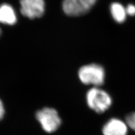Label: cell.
Segmentation results:
<instances>
[{
    "mask_svg": "<svg viewBox=\"0 0 135 135\" xmlns=\"http://www.w3.org/2000/svg\"><path fill=\"white\" fill-rule=\"evenodd\" d=\"M126 122L128 126L135 131V112L128 114L126 116Z\"/></svg>",
    "mask_w": 135,
    "mask_h": 135,
    "instance_id": "obj_9",
    "label": "cell"
},
{
    "mask_svg": "<svg viewBox=\"0 0 135 135\" xmlns=\"http://www.w3.org/2000/svg\"><path fill=\"white\" fill-rule=\"evenodd\" d=\"M36 119L45 132L52 133L59 128L61 120L55 109L45 108L38 111L36 114Z\"/></svg>",
    "mask_w": 135,
    "mask_h": 135,
    "instance_id": "obj_3",
    "label": "cell"
},
{
    "mask_svg": "<svg viewBox=\"0 0 135 135\" xmlns=\"http://www.w3.org/2000/svg\"><path fill=\"white\" fill-rule=\"evenodd\" d=\"M104 135H127L128 125L118 118H112L103 126Z\"/></svg>",
    "mask_w": 135,
    "mask_h": 135,
    "instance_id": "obj_6",
    "label": "cell"
},
{
    "mask_svg": "<svg viewBox=\"0 0 135 135\" xmlns=\"http://www.w3.org/2000/svg\"><path fill=\"white\" fill-rule=\"evenodd\" d=\"M78 77L83 84L98 87L104 83L105 71L104 68L100 65L88 64L79 69Z\"/></svg>",
    "mask_w": 135,
    "mask_h": 135,
    "instance_id": "obj_2",
    "label": "cell"
},
{
    "mask_svg": "<svg viewBox=\"0 0 135 135\" xmlns=\"http://www.w3.org/2000/svg\"><path fill=\"white\" fill-rule=\"evenodd\" d=\"M1 33H2V31H1V28H0V36L1 35Z\"/></svg>",
    "mask_w": 135,
    "mask_h": 135,
    "instance_id": "obj_12",
    "label": "cell"
},
{
    "mask_svg": "<svg viewBox=\"0 0 135 135\" xmlns=\"http://www.w3.org/2000/svg\"><path fill=\"white\" fill-rule=\"evenodd\" d=\"M21 14L30 19L41 18L45 10L44 0H20Z\"/></svg>",
    "mask_w": 135,
    "mask_h": 135,
    "instance_id": "obj_5",
    "label": "cell"
},
{
    "mask_svg": "<svg viewBox=\"0 0 135 135\" xmlns=\"http://www.w3.org/2000/svg\"><path fill=\"white\" fill-rule=\"evenodd\" d=\"M127 14L130 16L135 15V6L133 4H129L126 8Z\"/></svg>",
    "mask_w": 135,
    "mask_h": 135,
    "instance_id": "obj_10",
    "label": "cell"
},
{
    "mask_svg": "<svg viewBox=\"0 0 135 135\" xmlns=\"http://www.w3.org/2000/svg\"><path fill=\"white\" fill-rule=\"evenodd\" d=\"M16 22L17 17L13 7L6 3L0 5V23L12 25Z\"/></svg>",
    "mask_w": 135,
    "mask_h": 135,
    "instance_id": "obj_7",
    "label": "cell"
},
{
    "mask_svg": "<svg viewBox=\"0 0 135 135\" xmlns=\"http://www.w3.org/2000/svg\"><path fill=\"white\" fill-rule=\"evenodd\" d=\"M86 101L89 108L98 113L107 111L112 104V99L108 93L97 87L88 91Z\"/></svg>",
    "mask_w": 135,
    "mask_h": 135,
    "instance_id": "obj_1",
    "label": "cell"
},
{
    "mask_svg": "<svg viewBox=\"0 0 135 135\" xmlns=\"http://www.w3.org/2000/svg\"><path fill=\"white\" fill-rule=\"evenodd\" d=\"M4 114H5V108H4L2 101L0 99V120L3 118Z\"/></svg>",
    "mask_w": 135,
    "mask_h": 135,
    "instance_id": "obj_11",
    "label": "cell"
},
{
    "mask_svg": "<svg viewBox=\"0 0 135 135\" xmlns=\"http://www.w3.org/2000/svg\"><path fill=\"white\" fill-rule=\"evenodd\" d=\"M97 0H63L62 9L67 15L79 16L87 14Z\"/></svg>",
    "mask_w": 135,
    "mask_h": 135,
    "instance_id": "obj_4",
    "label": "cell"
},
{
    "mask_svg": "<svg viewBox=\"0 0 135 135\" xmlns=\"http://www.w3.org/2000/svg\"><path fill=\"white\" fill-rule=\"evenodd\" d=\"M110 12L116 22L122 23L126 20L127 12L126 8L118 2H114L110 6Z\"/></svg>",
    "mask_w": 135,
    "mask_h": 135,
    "instance_id": "obj_8",
    "label": "cell"
}]
</instances>
